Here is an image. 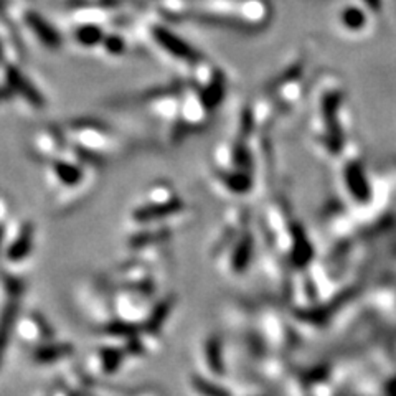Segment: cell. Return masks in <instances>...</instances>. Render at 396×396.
<instances>
[{"label":"cell","mask_w":396,"mask_h":396,"mask_svg":"<svg viewBox=\"0 0 396 396\" xmlns=\"http://www.w3.org/2000/svg\"><path fill=\"white\" fill-rule=\"evenodd\" d=\"M347 181H348V183H350V188L353 190V193H355L358 198L363 200L367 197L368 187H367L365 177H363L360 167L352 166L350 168H348V171H347Z\"/></svg>","instance_id":"obj_2"},{"label":"cell","mask_w":396,"mask_h":396,"mask_svg":"<svg viewBox=\"0 0 396 396\" xmlns=\"http://www.w3.org/2000/svg\"><path fill=\"white\" fill-rule=\"evenodd\" d=\"M355 20H357L358 24H360L363 19H362V15H360V12H358V10H350V12H348V14L345 15V22H347L348 25H350V26H353V29H355V25H357V24H355ZM357 26H358V25H357Z\"/></svg>","instance_id":"obj_4"},{"label":"cell","mask_w":396,"mask_h":396,"mask_svg":"<svg viewBox=\"0 0 396 396\" xmlns=\"http://www.w3.org/2000/svg\"><path fill=\"white\" fill-rule=\"evenodd\" d=\"M339 103H340L339 94H329L324 101V118H325L327 129H329L332 149L334 151L339 149L340 141H342L339 124H337V121H335V114H337V109H339Z\"/></svg>","instance_id":"obj_1"},{"label":"cell","mask_w":396,"mask_h":396,"mask_svg":"<svg viewBox=\"0 0 396 396\" xmlns=\"http://www.w3.org/2000/svg\"><path fill=\"white\" fill-rule=\"evenodd\" d=\"M29 245H30V236L24 235L22 240L17 241L12 248H10V258H15V260L22 258L25 253L29 251Z\"/></svg>","instance_id":"obj_3"}]
</instances>
